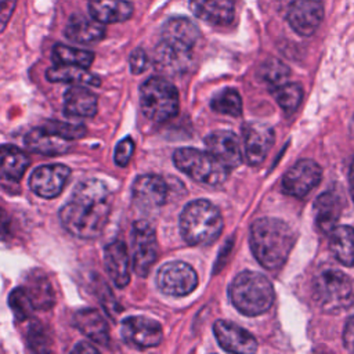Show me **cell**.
<instances>
[{"label": "cell", "mask_w": 354, "mask_h": 354, "mask_svg": "<svg viewBox=\"0 0 354 354\" xmlns=\"http://www.w3.org/2000/svg\"><path fill=\"white\" fill-rule=\"evenodd\" d=\"M11 217L0 206V241H8L11 238Z\"/></svg>", "instance_id": "42"}, {"label": "cell", "mask_w": 354, "mask_h": 354, "mask_svg": "<svg viewBox=\"0 0 354 354\" xmlns=\"http://www.w3.org/2000/svg\"><path fill=\"white\" fill-rule=\"evenodd\" d=\"M249 242L257 261L263 267L274 270L286 261L295 243V234L285 221L263 217L250 225Z\"/></svg>", "instance_id": "2"}, {"label": "cell", "mask_w": 354, "mask_h": 354, "mask_svg": "<svg viewBox=\"0 0 354 354\" xmlns=\"http://www.w3.org/2000/svg\"><path fill=\"white\" fill-rule=\"evenodd\" d=\"M140 106L152 122H166L177 115L178 93L163 77H149L140 87Z\"/></svg>", "instance_id": "6"}, {"label": "cell", "mask_w": 354, "mask_h": 354, "mask_svg": "<svg viewBox=\"0 0 354 354\" xmlns=\"http://www.w3.org/2000/svg\"><path fill=\"white\" fill-rule=\"evenodd\" d=\"M25 145L30 151L46 156L62 155L71 149V144L68 140L54 134L44 126L32 129L25 136Z\"/></svg>", "instance_id": "22"}, {"label": "cell", "mask_w": 354, "mask_h": 354, "mask_svg": "<svg viewBox=\"0 0 354 354\" xmlns=\"http://www.w3.org/2000/svg\"><path fill=\"white\" fill-rule=\"evenodd\" d=\"M8 306L12 310V314L15 317L17 321L24 322L26 319H30L33 315V304L26 293V290L24 289V286L21 288H15L10 296H8Z\"/></svg>", "instance_id": "36"}, {"label": "cell", "mask_w": 354, "mask_h": 354, "mask_svg": "<svg viewBox=\"0 0 354 354\" xmlns=\"http://www.w3.org/2000/svg\"><path fill=\"white\" fill-rule=\"evenodd\" d=\"M322 177V170L318 163L311 159L296 162L282 177V191L295 198L306 196L315 188Z\"/></svg>", "instance_id": "12"}, {"label": "cell", "mask_w": 354, "mask_h": 354, "mask_svg": "<svg viewBox=\"0 0 354 354\" xmlns=\"http://www.w3.org/2000/svg\"><path fill=\"white\" fill-rule=\"evenodd\" d=\"M174 165L192 180L206 185H220L228 177V169L212 153L195 148H178L173 155Z\"/></svg>", "instance_id": "7"}, {"label": "cell", "mask_w": 354, "mask_h": 354, "mask_svg": "<svg viewBox=\"0 0 354 354\" xmlns=\"http://www.w3.org/2000/svg\"><path fill=\"white\" fill-rule=\"evenodd\" d=\"M46 129L53 131L54 134L71 141L82 138L86 134V127L83 124L77 123H69V122H59V120H50L44 124Z\"/></svg>", "instance_id": "37"}, {"label": "cell", "mask_w": 354, "mask_h": 354, "mask_svg": "<svg viewBox=\"0 0 354 354\" xmlns=\"http://www.w3.org/2000/svg\"><path fill=\"white\" fill-rule=\"evenodd\" d=\"M348 183H350V192H351V196L354 199V160L350 166V171H348Z\"/></svg>", "instance_id": "45"}, {"label": "cell", "mask_w": 354, "mask_h": 354, "mask_svg": "<svg viewBox=\"0 0 354 354\" xmlns=\"http://www.w3.org/2000/svg\"><path fill=\"white\" fill-rule=\"evenodd\" d=\"M97 95L82 84L72 86L64 94V112L73 118H91L97 113Z\"/></svg>", "instance_id": "23"}, {"label": "cell", "mask_w": 354, "mask_h": 354, "mask_svg": "<svg viewBox=\"0 0 354 354\" xmlns=\"http://www.w3.org/2000/svg\"><path fill=\"white\" fill-rule=\"evenodd\" d=\"M162 39L192 50L199 39V29L188 18H171L162 28Z\"/></svg>", "instance_id": "29"}, {"label": "cell", "mask_w": 354, "mask_h": 354, "mask_svg": "<svg viewBox=\"0 0 354 354\" xmlns=\"http://www.w3.org/2000/svg\"><path fill=\"white\" fill-rule=\"evenodd\" d=\"M28 155L15 145L0 147V178L8 181H18L25 174L29 166Z\"/></svg>", "instance_id": "28"}, {"label": "cell", "mask_w": 354, "mask_h": 354, "mask_svg": "<svg viewBox=\"0 0 354 354\" xmlns=\"http://www.w3.org/2000/svg\"><path fill=\"white\" fill-rule=\"evenodd\" d=\"M156 283L162 293L181 297L189 295L198 285L195 270L183 261L163 264L156 274Z\"/></svg>", "instance_id": "9"}, {"label": "cell", "mask_w": 354, "mask_h": 354, "mask_svg": "<svg viewBox=\"0 0 354 354\" xmlns=\"http://www.w3.org/2000/svg\"><path fill=\"white\" fill-rule=\"evenodd\" d=\"M88 12L101 24H118L131 17L133 6L126 0H90Z\"/></svg>", "instance_id": "25"}, {"label": "cell", "mask_w": 354, "mask_h": 354, "mask_svg": "<svg viewBox=\"0 0 354 354\" xmlns=\"http://www.w3.org/2000/svg\"><path fill=\"white\" fill-rule=\"evenodd\" d=\"M133 152H134V141L131 137H124L123 140H120L115 148V155H113V159H115V163L120 167H124L131 156H133Z\"/></svg>", "instance_id": "38"}, {"label": "cell", "mask_w": 354, "mask_h": 354, "mask_svg": "<svg viewBox=\"0 0 354 354\" xmlns=\"http://www.w3.org/2000/svg\"><path fill=\"white\" fill-rule=\"evenodd\" d=\"M272 95L285 112H293L303 100V88L299 83H282L272 88Z\"/></svg>", "instance_id": "34"}, {"label": "cell", "mask_w": 354, "mask_h": 354, "mask_svg": "<svg viewBox=\"0 0 354 354\" xmlns=\"http://www.w3.org/2000/svg\"><path fill=\"white\" fill-rule=\"evenodd\" d=\"M313 297L326 313H340L354 304V282L344 272L326 268L313 281Z\"/></svg>", "instance_id": "5"}, {"label": "cell", "mask_w": 354, "mask_h": 354, "mask_svg": "<svg viewBox=\"0 0 354 354\" xmlns=\"http://www.w3.org/2000/svg\"><path fill=\"white\" fill-rule=\"evenodd\" d=\"M192 12L202 21L212 25H228L234 19V0H189Z\"/></svg>", "instance_id": "21"}, {"label": "cell", "mask_w": 354, "mask_h": 354, "mask_svg": "<svg viewBox=\"0 0 354 354\" xmlns=\"http://www.w3.org/2000/svg\"><path fill=\"white\" fill-rule=\"evenodd\" d=\"M73 325L84 336L100 346L109 343V326L102 314L95 308H82L73 315Z\"/></svg>", "instance_id": "20"}, {"label": "cell", "mask_w": 354, "mask_h": 354, "mask_svg": "<svg viewBox=\"0 0 354 354\" xmlns=\"http://www.w3.org/2000/svg\"><path fill=\"white\" fill-rule=\"evenodd\" d=\"M120 335L130 347L144 350L155 347L162 342V326L152 318L133 315L123 319Z\"/></svg>", "instance_id": "11"}, {"label": "cell", "mask_w": 354, "mask_h": 354, "mask_svg": "<svg viewBox=\"0 0 354 354\" xmlns=\"http://www.w3.org/2000/svg\"><path fill=\"white\" fill-rule=\"evenodd\" d=\"M213 330L218 344L228 353L250 354L257 350L256 339L248 330L232 322L216 321Z\"/></svg>", "instance_id": "18"}, {"label": "cell", "mask_w": 354, "mask_h": 354, "mask_svg": "<svg viewBox=\"0 0 354 354\" xmlns=\"http://www.w3.org/2000/svg\"><path fill=\"white\" fill-rule=\"evenodd\" d=\"M15 3L17 0H0V32L7 26L15 8Z\"/></svg>", "instance_id": "41"}, {"label": "cell", "mask_w": 354, "mask_h": 354, "mask_svg": "<svg viewBox=\"0 0 354 354\" xmlns=\"http://www.w3.org/2000/svg\"><path fill=\"white\" fill-rule=\"evenodd\" d=\"M329 248L333 256L344 266L354 267V228L337 225L329 232Z\"/></svg>", "instance_id": "30"}, {"label": "cell", "mask_w": 354, "mask_h": 354, "mask_svg": "<svg viewBox=\"0 0 354 354\" xmlns=\"http://www.w3.org/2000/svg\"><path fill=\"white\" fill-rule=\"evenodd\" d=\"M210 106L213 111L230 115V116H238L242 111V100L236 90L234 88H224L218 91L216 95H213L210 101Z\"/></svg>", "instance_id": "33"}, {"label": "cell", "mask_w": 354, "mask_h": 354, "mask_svg": "<svg viewBox=\"0 0 354 354\" xmlns=\"http://www.w3.org/2000/svg\"><path fill=\"white\" fill-rule=\"evenodd\" d=\"M205 147L228 170L239 166L242 162L239 140L232 131L217 130L210 133L205 138Z\"/></svg>", "instance_id": "17"}, {"label": "cell", "mask_w": 354, "mask_h": 354, "mask_svg": "<svg viewBox=\"0 0 354 354\" xmlns=\"http://www.w3.org/2000/svg\"><path fill=\"white\" fill-rule=\"evenodd\" d=\"M104 264L109 278L118 288H124L130 282V257L123 241L116 239L105 246Z\"/></svg>", "instance_id": "19"}, {"label": "cell", "mask_w": 354, "mask_h": 354, "mask_svg": "<svg viewBox=\"0 0 354 354\" xmlns=\"http://www.w3.org/2000/svg\"><path fill=\"white\" fill-rule=\"evenodd\" d=\"M53 61L54 64L77 65L88 68L94 61V53L88 50L73 48L65 44H55L53 48Z\"/></svg>", "instance_id": "32"}, {"label": "cell", "mask_w": 354, "mask_h": 354, "mask_svg": "<svg viewBox=\"0 0 354 354\" xmlns=\"http://www.w3.org/2000/svg\"><path fill=\"white\" fill-rule=\"evenodd\" d=\"M223 217L218 209L206 199H196L185 205L180 214V231L191 245H209L223 231Z\"/></svg>", "instance_id": "4"}, {"label": "cell", "mask_w": 354, "mask_h": 354, "mask_svg": "<svg viewBox=\"0 0 354 354\" xmlns=\"http://www.w3.org/2000/svg\"><path fill=\"white\" fill-rule=\"evenodd\" d=\"M73 353H98L97 347L91 346L90 343H86V342H80L77 346L73 347L72 350Z\"/></svg>", "instance_id": "44"}, {"label": "cell", "mask_w": 354, "mask_h": 354, "mask_svg": "<svg viewBox=\"0 0 354 354\" xmlns=\"http://www.w3.org/2000/svg\"><path fill=\"white\" fill-rule=\"evenodd\" d=\"M257 73L264 83H267L271 88H274L288 80L290 75V69L282 61L277 58H270L260 65Z\"/></svg>", "instance_id": "35"}, {"label": "cell", "mask_w": 354, "mask_h": 354, "mask_svg": "<svg viewBox=\"0 0 354 354\" xmlns=\"http://www.w3.org/2000/svg\"><path fill=\"white\" fill-rule=\"evenodd\" d=\"M65 36L75 43L90 44L100 41L105 36L104 24L95 21L93 17L72 15L65 26Z\"/></svg>", "instance_id": "24"}, {"label": "cell", "mask_w": 354, "mask_h": 354, "mask_svg": "<svg viewBox=\"0 0 354 354\" xmlns=\"http://www.w3.org/2000/svg\"><path fill=\"white\" fill-rule=\"evenodd\" d=\"M314 209L317 212L315 220L318 227L329 234L340 217V198L335 192H324L317 198Z\"/></svg>", "instance_id": "31"}, {"label": "cell", "mask_w": 354, "mask_h": 354, "mask_svg": "<svg viewBox=\"0 0 354 354\" xmlns=\"http://www.w3.org/2000/svg\"><path fill=\"white\" fill-rule=\"evenodd\" d=\"M149 59L142 48H136L130 55V71L134 75L142 73L148 68Z\"/></svg>", "instance_id": "40"}, {"label": "cell", "mask_w": 354, "mask_h": 354, "mask_svg": "<svg viewBox=\"0 0 354 354\" xmlns=\"http://www.w3.org/2000/svg\"><path fill=\"white\" fill-rule=\"evenodd\" d=\"M131 195L138 207L151 210L165 205L169 195V187L162 177L144 174L134 180L131 185Z\"/></svg>", "instance_id": "15"}, {"label": "cell", "mask_w": 354, "mask_h": 354, "mask_svg": "<svg viewBox=\"0 0 354 354\" xmlns=\"http://www.w3.org/2000/svg\"><path fill=\"white\" fill-rule=\"evenodd\" d=\"M46 77L53 83H72V84H87V86H100L101 80L97 75L87 71V68L77 65H64L54 64L47 69Z\"/></svg>", "instance_id": "27"}, {"label": "cell", "mask_w": 354, "mask_h": 354, "mask_svg": "<svg viewBox=\"0 0 354 354\" xmlns=\"http://www.w3.org/2000/svg\"><path fill=\"white\" fill-rule=\"evenodd\" d=\"M158 257V241L152 225L144 220L131 228V263L138 277H147Z\"/></svg>", "instance_id": "8"}, {"label": "cell", "mask_w": 354, "mask_h": 354, "mask_svg": "<svg viewBox=\"0 0 354 354\" xmlns=\"http://www.w3.org/2000/svg\"><path fill=\"white\" fill-rule=\"evenodd\" d=\"M191 48L160 39L153 54L155 68L167 76L181 75L191 64Z\"/></svg>", "instance_id": "14"}, {"label": "cell", "mask_w": 354, "mask_h": 354, "mask_svg": "<svg viewBox=\"0 0 354 354\" xmlns=\"http://www.w3.org/2000/svg\"><path fill=\"white\" fill-rule=\"evenodd\" d=\"M350 131H351V134H353V137H354V118L351 119V124H350Z\"/></svg>", "instance_id": "46"}, {"label": "cell", "mask_w": 354, "mask_h": 354, "mask_svg": "<svg viewBox=\"0 0 354 354\" xmlns=\"http://www.w3.org/2000/svg\"><path fill=\"white\" fill-rule=\"evenodd\" d=\"M26 290L35 310H50L55 304V293L47 275L35 270L26 277Z\"/></svg>", "instance_id": "26"}, {"label": "cell", "mask_w": 354, "mask_h": 354, "mask_svg": "<svg viewBox=\"0 0 354 354\" xmlns=\"http://www.w3.org/2000/svg\"><path fill=\"white\" fill-rule=\"evenodd\" d=\"M43 328L37 324H33L29 328V333H28V344L30 347V350L33 351H47L48 348L46 347L47 340H46V335L43 333Z\"/></svg>", "instance_id": "39"}, {"label": "cell", "mask_w": 354, "mask_h": 354, "mask_svg": "<svg viewBox=\"0 0 354 354\" xmlns=\"http://www.w3.org/2000/svg\"><path fill=\"white\" fill-rule=\"evenodd\" d=\"M112 207V194L98 178L80 181L59 210L65 231L80 239H94L104 231Z\"/></svg>", "instance_id": "1"}, {"label": "cell", "mask_w": 354, "mask_h": 354, "mask_svg": "<svg viewBox=\"0 0 354 354\" xmlns=\"http://www.w3.org/2000/svg\"><path fill=\"white\" fill-rule=\"evenodd\" d=\"M343 342H344V347L354 353V317H351L343 330Z\"/></svg>", "instance_id": "43"}, {"label": "cell", "mask_w": 354, "mask_h": 354, "mask_svg": "<svg viewBox=\"0 0 354 354\" xmlns=\"http://www.w3.org/2000/svg\"><path fill=\"white\" fill-rule=\"evenodd\" d=\"M286 21L300 36H311L324 18L322 0H282Z\"/></svg>", "instance_id": "10"}, {"label": "cell", "mask_w": 354, "mask_h": 354, "mask_svg": "<svg viewBox=\"0 0 354 354\" xmlns=\"http://www.w3.org/2000/svg\"><path fill=\"white\" fill-rule=\"evenodd\" d=\"M69 176L71 169L65 165H41L32 171L29 177V187L37 196L51 199L64 191Z\"/></svg>", "instance_id": "13"}, {"label": "cell", "mask_w": 354, "mask_h": 354, "mask_svg": "<svg viewBox=\"0 0 354 354\" xmlns=\"http://www.w3.org/2000/svg\"><path fill=\"white\" fill-rule=\"evenodd\" d=\"M274 130L264 123H248L243 127L245 156L249 165H260L274 144Z\"/></svg>", "instance_id": "16"}, {"label": "cell", "mask_w": 354, "mask_h": 354, "mask_svg": "<svg viewBox=\"0 0 354 354\" xmlns=\"http://www.w3.org/2000/svg\"><path fill=\"white\" fill-rule=\"evenodd\" d=\"M230 299L235 308L249 317L266 313L274 303L272 283L260 272L242 271L230 285Z\"/></svg>", "instance_id": "3"}]
</instances>
